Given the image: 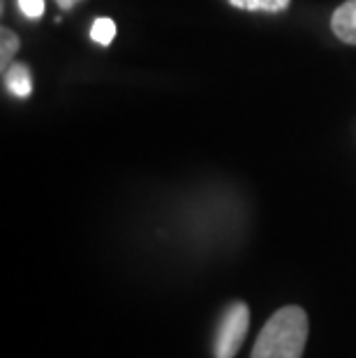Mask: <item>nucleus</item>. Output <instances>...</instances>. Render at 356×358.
Returning a JSON list of instances; mask_svg holds the SVG:
<instances>
[{
  "label": "nucleus",
  "mask_w": 356,
  "mask_h": 358,
  "mask_svg": "<svg viewBox=\"0 0 356 358\" xmlns=\"http://www.w3.org/2000/svg\"><path fill=\"white\" fill-rule=\"evenodd\" d=\"M250 329V310L245 303H232L225 310L222 322L218 326V335L213 342V356L215 358H234L243 345Z\"/></svg>",
  "instance_id": "obj_2"
},
{
  "label": "nucleus",
  "mask_w": 356,
  "mask_h": 358,
  "mask_svg": "<svg viewBox=\"0 0 356 358\" xmlns=\"http://www.w3.org/2000/svg\"><path fill=\"white\" fill-rule=\"evenodd\" d=\"M236 10L245 12H266V14H278L285 12L292 5V0H227Z\"/></svg>",
  "instance_id": "obj_5"
},
{
  "label": "nucleus",
  "mask_w": 356,
  "mask_h": 358,
  "mask_svg": "<svg viewBox=\"0 0 356 358\" xmlns=\"http://www.w3.org/2000/svg\"><path fill=\"white\" fill-rule=\"evenodd\" d=\"M56 3H58V7H60V10L70 12L74 5H77V3H81V0H56Z\"/></svg>",
  "instance_id": "obj_9"
},
{
  "label": "nucleus",
  "mask_w": 356,
  "mask_h": 358,
  "mask_svg": "<svg viewBox=\"0 0 356 358\" xmlns=\"http://www.w3.org/2000/svg\"><path fill=\"white\" fill-rule=\"evenodd\" d=\"M90 37H93V42L107 47V44L113 42V37H116V24H113V21L107 19V17L95 19L93 28H90Z\"/></svg>",
  "instance_id": "obj_6"
},
{
  "label": "nucleus",
  "mask_w": 356,
  "mask_h": 358,
  "mask_svg": "<svg viewBox=\"0 0 356 358\" xmlns=\"http://www.w3.org/2000/svg\"><path fill=\"white\" fill-rule=\"evenodd\" d=\"M331 30L340 42L356 47V0H347L333 12Z\"/></svg>",
  "instance_id": "obj_3"
},
{
  "label": "nucleus",
  "mask_w": 356,
  "mask_h": 358,
  "mask_svg": "<svg viewBox=\"0 0 356 358\" xmlns=\"http://www.w3.org/2000/svg\"><path fill=\"white\" fill-rule=\"evenodd\" d=\"M19 10L28 19H40L44 14V0H19Z\"/></svg>",
  "instance_id": "obj_8"
},
{
  "label": "nucleus",
  "mask_w": 356,
  "mask_h": 358,
  "mask_svg": "<svg viewBox=\"0 0 356 358\" xmlns=\"http://www.w3.org/2000/svg\"><path fill=\"white\" fill-rule=\"evenodd\" d=\"M308 342V315L299 306L273 312L257 335L250 358H303Z\"/></svg>",
  "instance_id": "obj_1"
},
{
  "label": "nucleus",
  "mask_w": 356,
  "mask_h": 358,
  "mask_svg": "<svg viewBox=\"0 0 356 358\" xmlns=\"http://www.w3.org/2000/svg\"><path fill=\"white\" fill-rule=\"evenodd\" d=\"M5 83L12 95L17 97H30L33 93V81H30V72L26 65H10L5 70Z\"/></svg>",
  "instance_id": "obj_4"
},
{
  "label": "nucleus",
  "mask_w": 356,
  "mask_h": 358,
  "mask_svg": "<svg viewBox=\"0 0 356 358\" xmlns=\"http://www.w3.org/2000/svg\"><path fill=\"white\" fill-rule=\"evenodd\" d=\"M0 42H3V49H0V60H3V72L7 70V65H10V58L14 53L19 51V37L12 33V30L3 28V33H0Z\"/></svg>",
  "instance_id": "obj_7"
}]
</instances>
